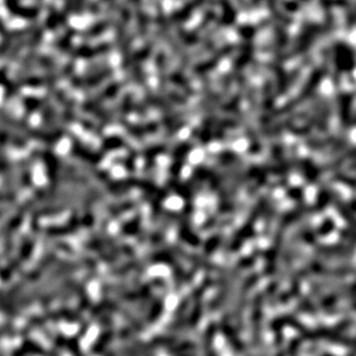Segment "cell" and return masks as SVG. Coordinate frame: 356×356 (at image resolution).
<instances>
[{"label":"cell","instance_id":"6da1fadb","mask_svg":"<svg viewBox=\"0 0 356 356\" xmlns=\"http://www.w3.org/2000/svg\"><path fill=\"white\" fill-rule=\"evenodd\" d=\"M266 203H267V200L265 198H262L257 202L254 209L253 210L250 217L248 218L247 223L240 229L239 231L234 234L232 241L229 244L230 252H235L239 250L242 247V245L245 243V241H247L249 237H251L254 234V225H255L256 221L258 220V218L260 217L262 211L264 210Z\"/></svg>","mask_w":356,"mask_h":356},{"label":"cell","instance_id":"7a4b0ae2","mask_svg":"<svg viewBox=\"0 0 356 356\" xmlns=\"http://www.w3.org/2000/svg\"><path fill=\"white\" fill-rule=\"evenodd\" d=\"M190 151L191 145L187 142L180 144L174 150L172 155V162L169 168V184L173 185L174 183H176L178 177H179L180 171L183 167L186 156L190 153Z\"/></svg>","mask_w":356,"mask_h":356},{"label":"cell","instance_id":"3957f363","mask_svg":"<svg viewBox=\"0 0 356 356\" xmlns=\"http://www.w3.org/2000/svg\"><path fill=\"white\" fill-rule=\"evenodd\" d=\"M207 95L208 99L205 108V117L200 132V141L203 144L209 143L213 135V126L215 123V103L217 102L215 94L209 92Z\"/></svg>","mask_w":356,"mask_h":356},{"label":"cell","instance_id":"277c9868","mask_svg":"<svg viewBox=\"0 0 356 356\" xmlns=\"http://www.w3.org/2000/svg\"><path fill=\"white\" fill-rule=\"evenodd\" d=\"M119 90H120V83L114 82L110 84L108 87H106V89H104L94 97L87 100L82 106L83 111L86 113L94 112L97 108H99L103 104V102L113 98L118 93Z\"/></svg>","mask_w":356,"mask_h":356},{"label":"cell","instance_id":"5b68a950","mask_svg":"<svg viewBox=\"0 0 356 356\" xmlns=\"http://www.w3.org/2000/svg\"><path fill=\"white\" fill-rule=\"evenodd\" d=\"M112 74H113L112 70L110 68H106L104 70L99 71L96 74L76 77L72 81V84L76 88H90L92 86L98 85L105 79L109 78L112 76Z\"/></svg>","mask_w":356,"mask_h":356},{"label":"cell","instance_id":"8992f818","mask_svg":"<svg viewBox=\"0 0 356 356\" xmlns=\"http://www.w3.org/2000/svg\"><path fill=\"white\" fill-rule=\"evenodd\" d=\"M61 320H65V321H69V322H76L79 320V315L72 310H68V309H62L58 310L55 312H51L48 313L47 315L43 316V317H37L31 320L30 322V327H35V326H40V324H45L48 321H61Z\"/></svg>","mask_w":356,"mask_h":356},{"label":"cell","instance_id":"52a82bcc","mask_svg":"<svg viewBox=\"0 0 356 356\" xmlns=\"http://www.w3.org/2000/svg\"><path fill=\"white\" fill-rule=\"evenodd\" d=\"M232 51V46L229 45L225 48L218 51L214 55H212L207 61L202 62L201 64L197 65L193 69V73L196 76H204L205 74L210 73L212 70H214L218 65L221 59H223L226 55H228Z\"/></svg>","mask_w":356,"mask_h":356},{"label":"cell","instance_id":"ba28073f","mask_svg":"<svg viewBox=\"0 0 356 356\" xmlns=\"http://www.w3.org/2000/svg\"><path fill=\"white\" fill-rule=\"evenodd\" d=\"M252 37L244 38V45L241 49L240 54L235 58L233 63V70L235 73H241L252 61L254 55V45Z\"/></svg>","mask_w":356,"mask_h":356},{"label":"cell","instance_id":"9c48e42d","mask_svg":"<svg viewBox=\"0 0 356 356\" xmlns=\"http://www.w3.org/2000/svg\"><path fill=\"white\" fill-rule=\"evenodd\" d=\"M262 297L261 295H257L253 307L252 314V328H253V338L255 343H258L260 340L261 334V327H262Z\"/></svg>","mask_w":356,"mask_h":356},{"label":"cell","instance_id":"30bf717a","mask_svg":"<svg viewBox=\"0 0 356 356\" xmlns=\"http://www.w3.org/2000/svg\"><path fill=\"white\" fill-rule=\"evenodd\" d=\"M318 254L326 257H349L354 253V248L348 245H334L319 247L316 251Z\"/></svg>","mask_w":356,"mask_h":356},{"label":"cell","instance_id":"8fae6325","mask_svg":"<svg viewBox=\"0 0 356 356\" xmlns=\"http://www.w3.org/2000/svg\"><path fill=\"white\" fill-rule=\"evenodd\" d=\"M346 145V141L340 138H326V139H316L308 142V147L312 150H327L329 148L341 149Z\"/></svg>","mask_w":356,"mask_h":356},{"label":"cell","instance_id":"7c38bea8","mask_svg":"<svg viewBox=\"0 0 356 356\" xmlns=\"http://www.w3.org/2000/svg\"><path fill=\"white\" fill-rule=\"evenodd\" d=\"M25 354H32V355H38V356H56L53 352L46 350L44 347L39 345L33 340H26L22 347L15 351L14 356H24Z\"/></svg>","mask_w":356,"mask_h":356},{"label":"cell","instance_id":"4fadbf2b","mask_svg":"<svg viewBox=\"0 0 356 356\" xmlns=\"http://www.w3.org/2000/svg\"><path fill=\"white\" fill-rule=\"evenodd\" d=\"M127 132L134 138H142L146 135L156 133L158 125L156 122H148L145 124H131L126 127Z\"/></svg>","mask_w":356,"mask_h":356},{"label":"cell","instance_id":"5bb4252c","mask_svg":"<svg viewBox=\"0 0 356 356\" xmlns=\"http://www.w3.org/2000/svg\"><path fill=\"white\" fill-rule=\"evenodd\" d=\"M257 281V275H254V276H251L250 279L247 281V283L243 286L242 290H241V293L239 295V299H237V302H236V306H235V316L237 320H241L242 319V315H243V312H244V308L246 306V301H247V297H248V294L250 292V290L252 289V287L255 284V282Z\"/></svg>","mask_w":356,"mask_h":356},{"label":"cell","instance_id":"9a60e30c","mask_svg":"<svg viewBox=\"0 0 356 356\" xmlns=\"http://www.w3.org/2000/svg\"><path fill=\"white\" fill-rule=\"evenodd\" d=\"M351 107H352V96L350 94H343L339 98V118L342 126L347 128L351 122Z\"/></svg>","mask_w":356,"mask_h":356},{"label":"cell","instance_id":"2e32d148","mask_svg":"<svg viewBox=\"0 0 356 356\" xmlns=\"http://www.w3.org/2000/svg\"><path fill=\"white\" fill-rule=\"evenodd\" d=\"M206 2V0H192L191 2L186 3L180 10L176 11L173 14V20L176 23H180L186 21L191 14L200 6H202Z\"/></svg>","mask_w":356,"mask_h":356},{"label":"cell","instance_id":"e0dca14e","mask_svg":"<svg viewBox=\"0 0 356 356\" xmlns=\"http://www.w3.org/2000/svg\"><path fill=\"white\" fill-rule=\"evenodd\" d=\"M72 153H73L74 155H76V156H77V157H79V158H81L83 160H86L88 162H91V163H97L102 158L101 153L92 152V151L86 149L84 146L80 145L77 142L74 143Z\"/></svg>","mask_w":356,"mask_h":356},{"label":"cell","instance_id":"ac0fdd59","mask_svg":"<svg viewBox=\"0 0 356 356\" xmlns=\"http://www.w3.org/2000/svg\"><path fill=\"white\" fill-rule=\"evenodd\" d=\"M321 80H322V74L319 72L314 73L311 76L310 79L307 80L304 87L302 88V90L298 96V99L296 100L297 104H299V103H301V101L308 99L314 93V91L316 90V88L319 85V83L321 82Z\"/></svg>","mask_w":356,"mask_h":356},{"label":"cell","instance_id":"d6986e66","mask_svg":"<svg viewBox=\"0 0 356 356\" xmlns=\"http://www.w3.org/2000/svg\"><path fill=\"white\" fill-rule=\"evenodd\" d=\"M7 9L14 15H20L24 18H34L39 14V9L36 7H23L17 0H6Z\"/></svg>","mask_w":356,"mask_h":356},{"label":"cell","instance_id":"ffe728a7","mask_svg":"<svg viewBox=\"0 0 356 356\" xmlns=\"http://www.w3.org/2000/svg\"><path fill=\"white\" fill-rule=\"evenodd\" d=\"M111 47L108 43H103L100 44L96 47H80L78 48L76 51L75 54L76 56L79 57H85V58H90V57H94L103 53H106L110 51Z\"/></svg>","mask_w":356,"mask_h":356},{"label":"cell","instance_id":"44dd1931","mask_svg":"<svg viewBox=\"0 0 356 356\" xmlns=\"http://www.w3.org/2000/svg\"><path fill=\"white\" fill-rule=\"evenodd\" d=\"M272 155L275 161L276 173L280 176H285L288 173V165L284 158L283 148L280 145H275L272 148Z\"/></svg>","mask_w":356,"mask_h":356},{"label":"cell","instance_id":"7402d4cb","mask_svg":"<svg viewBox=\"0 0 356 356\" xmlns=\"http://www.w3.org/2000/svg\"><path fill=\"white\" fill-rule=\"evenodd\" d=\"M229 325L230 324H229L227 321L223 322L224 334L228 341L230 343L233 350H235L236 352H242L244 350V345L241 339L236 336V332L234 331V330Z\"/></svg>","mask_w":356,"mask_h":356},{"label":"cell","instance_id":"603a6c76","mask_svg":"<svg viewBox=\"0 0 356 356\" xmlns=\"http://www.w3.org/2000/svg\"><path fill=\"white\" fill-rule=\"evenodd\" d=\"M301 170L303 172L304 177L307 179V181L309 182H315L316 180H318V178L321 175L320 169L316 166V164L308 159H304L301 161Z\"/></svg>","mask_w":356,"mask_h":356},{"label":"cell","instance_id":"cb8c5ba5","mask_svg":"<svg viewBox=\"0 0 356 356\" xmlns=\"http://www.w3.org/2000/svg\"><path fill=\"white\" fill-rule=\"evenodd\" d=\"M179 235H180V239L183 240L187 244H190V245H193V246H197L200 243L199 236H197L191 230V228H190L188 222L183 221V222L180 223Z\"/></svg>","mask_w":356,"mask_h":356},{"label":"cell","instance_id":"d4e9b609","mask_svg":"<svg viewBox=\"0 0 356 356\" xmlns=\"http://www.w3.org/2000/svg\"><path fill=\"white\" fill-rule=\"evenodd\" d=\"M221 5L223 8L222 23L226 26L231 25L235 20V12L228 0H221Z\"/></svg>","mask_w":356,"mask_h":356},{"label":"cell","instance_id":"484cf974","mask_svg":"<svg viewBox=\"0 0 356 356\" xmlns=\"http://www.w3.org/2000/svg\"><path fill=\"white\" fill-rule=\"evenodd\" d=\"M113 337V331H104L97 339V341L94 343L93 347H92V351L93 353H96V354H99L101 353L105 347L108 345V343L111 341Z\"/></svg>","mask_w":356,"mask_h":356},{"label":"cell","instance_id":"4316f807","mask_svg":"<svg viewBox=\"0 0 356 356\" xmlns=\"http://www.w3.org/2000/svg\"><path fill=\"white\" fill-rule=\"evenodd\" d=\"M170 81L175 85L179 86L186 93H192V88L187 80V78L179 72H174L170 75Z\"/></svg>","mask_w":356,"mask_h":356},{"label":"cell","instance_id":"83f0119b","mask_svg":"<svg viewBox=\"0 0 356 356\" xmlns=\"http://www.w3.org/2000/svg\"><path fill=\"white\" fill-rule=\"evenodd\" d=\"M110 25V21L109 20H102L98 23H96L95 25L91 26L88 30H86L83 34V36L85 38H94L97 37L99 35H101L102 33H104L108 27Z\"/></svg>","mask_w":356,"mask_h":356},{"label":"cell","instance_id":"f1b7e54d","mask_svg":"<svg viewBox=\"0 0 356 356\" xmlns=\"http://www.w3.org/2000/svg\"><path fill=\"white\" fill-rule=\"evenodd\" d=\"M155 64H156V68H157V74H158V79L160 81V83L163 85L166 82L165 79V72H166V55L164 54L163 51H159L157 53L156 59H155Z\"/></svg>","mask_w":356,"mask_h":356},{"label":"cell","instance_id":"f546056e","mask_svg":"<svg viewBox=\"0 0 356 356\" xmlns=\"http://www.w3.org/2000/svg\"><path fill=\"white\" fill-rule=\"evenodd\" d=\"M165 151V147L163 145H155L148 149L145 153V158H146V167L150 168L151 164L153 162L155 157L162 153Z\"/></svg>","mask_w":356,"mask_h":356},{"label":"cell","instance_id":"4dcf8cb0","mask_svg":"<svg viewBox=\"0 0 356 356\" xmlns=\"http://www.w3.org/2000/svg\"><path fill=\"white\" fill-rule=\"evenodd\" d=\"M140 226H141V216L138 215L132 220H130L128 223L124 224L121 228V231L125 235H132L139 230Z\"/></svg>","mask_w":356,"mask_h":356},{"label":"cell","instance_id":"1f68e13d","mask_svg":"<svg viewBox=\"0 0 356 356\" xmlns=\"http://www.w3.org/2000/svg\"><path fill=\"white\" fill-rule=\"evenodd\" d=\"M124 140L120 137H117V136H113V137H109L107 138L103 144H102V149L106 152H109V151H113V150H117V149H120L124 146Z\"/></svg>","mask_w":356,"mask_h":356},{"label":"cell","instance_id":"d6a6232c","mask_svg":"<svg viewBox=\"0 0 356 356\" xmlns=\"http://www.w3.org/2000/svg\"><path fill=\"white\" fill-rule=\"evenodd\" d=\"M135 206V203L134 201H125V202H122L121 204L119 205H116L112 208H110L109 210V214L112 216V217H117V216H120L122 215L123 213L127 212V211H130L133 207Z\"/></svg>","mask_w":356,"mask_h":356},{"label":"cell","instance_id":"836d02e7","mask_svg":"<svg viewBox=\"0 0 356 356\" xmlns=\"http://www.w3.org/2000/svg\"><path fill=\"white\" fill-rule=\"evenodd\" d=\"M201 316H202V305L200 303H198L190 314V318L187 323L188 328H190V329L194 328L197 325V323L200 321Z\"/></svg>","mask_w":356,"mask_h":356},{"label":"cell","instance_id":"e575fe53","mask_svg":"<svg viewBox=\"0 0 356 356\" xmlns=\"http://www.w3.org/2000/svg\"><path fill=\"white\" fill-rule=\"evenodd\" d=\"M334 228V223L331 219H327L320 227L319 229L316 230L318 235L321 236V235H325V234H328L330 233Z\"/></svg>","mask_w":356,"mask_h":356},{"label":"cell","instance_id":"d590c367","mask_svg":"<svg viewBox=\"0 0 356 356\" xmlns=\"http://www.w3.org/2000/svg\"><path fill=\"white\" fill-rule=\"evenodd\" d=\"M335 179L339 182H342L344 183L345 185H347L348 187L350 188H353V189H356V179L354 177H351V176H348V175H345V174H338Z\"/></svg>","mask_w":356,"mask_h":356},{"label":"cell","instance_id":"8d00e7d4","mask_svg":"<svg viewBox=\"0 0 356 356\" xmlns=\"http://www.w3.org/2000/svg\"><path fill=\"white\" fill-rule=\"evenodd\" d=\"M180 35V38L181 40L188 46H192V45H195L199 38L198 36L195 34V33H189V32H182L179 34Z\"/></svg>","mask_w":356,"mask_h":356},{"label":"cell","instance_id":"74e56055","mask_svg":"<svg viewBox=\"0 0 356 356\" xmlns=\"http://www.w3.org/2000/svg\"><path fill=\"white\" fill-rule=\"evenodd\" d=\"M221 242V236L220 235H216L211 237V239L207 242L206 247H205V252H207L208 254H211L213 251H215L218 246L220 245Z\"/></svg>","mask_w":356,"mask_h":356},{"label":"cell","instance_id":"f35d334b","mask_svg":"<svg viewBox=\"0 0 356 356\" xmlns=\"http://www.w3.org/2000/svg\"><path fill=\"white\" fill-rule=\"evenodd\" d=\"M220 159L223 163H226V164H229L233 161L236 160V155L231 153V152H225V153H222L221 155H220Z\"/></svg>","mask_w":356,"mask_h":356},{"label":"cell","instance_id":"ab89813d","mask_svg":"<svg viewBox=\"0 0 356 356\" xmlns=\"http://www.w3.org/2000/svg\"><path fill=\"white\" fill-rule=\"evenodd\" d=\"M289 196L294 198V199H297V198H300L301 197V190L298 189V188H295V189H290L289 191Z\"/></svg>","mask_w":356,"mask_h":356},{"label":"cell","instance_id":"60d3db41","mask_svg":"<svg viewBox=\"0 0 356 356\" xmlns=\"http://www.w3.org/2000/svg\"><path fill=\"white\" fill-rule=\"evenodd\" d=\"M347 356H356V338H355V341H353L352 349L350 350V352L348 353Z\"/></svg>","mask_w":356,"mask_h":356},{"label":"cell","instance_id":"b9f144b4","mask_svg":"<svg viewBox=\"0 0 356 356\" xmlns=\"http://www.w3.org/2000/svg\"><path fill=\"white\" fill-rule=\"evenodd\" d=\"M346 310L356 312V301H355V302H353V303H351V304L347 307V309H346Z\"/></svg>","mask_w":356,"mask_h":356},{"label":"cell","instance_id":"7bdbcfd3","mask_svg":"<svg viewBox=\"0 0 356 356\" xmlns=\"http://www.w3.org/2000/svg\"><path fill=\"white\" fill-rule=\"evenodd\" d=\"M349 208H350V209H352L353 211H355V212H356V200H354V201H352V202L350 203V206H349Z\"/></svg>","mask_w":356,"mask_h":356},{"label":"cell","instance_id":"ee69618b","mask_svg":"<svg viewBox=\"0 0 356 356\" xmlns=\"http://www.w3.org/2000/svg\"><path fill=\"white\" fill-rule=\"evenodd\" d=\"M322 356H334V355H332V354H330V353H325V354H323Z\"/></svg>","mask_w":356,"mask_h":356},{"label":"cell","instance_id":"f6af8a7d","mask_svg":"<svg viewBox=\"0 0 356 356\" xmlns=\"http://www.w3.org/2000/svg\"><path fill=\"white\" fill-rule=\"evenodd\" d=\"M355 123H356V119H355Z\"/></svg>","mask_w":356,"mask_h":356}]
</instances>
